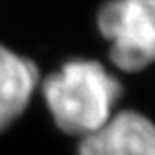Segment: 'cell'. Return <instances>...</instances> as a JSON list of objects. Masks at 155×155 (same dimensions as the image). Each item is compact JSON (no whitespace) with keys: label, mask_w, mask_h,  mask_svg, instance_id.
<instances>
[{"label":"cell","mask_w":155,"mask_h":155,"mask_svg":"<svg viewBox=\"0 0 155 155\" xmlns=\"http://www.w3.org/2000/svg\"><path fill=\"white\" fill-rule=\"evenodd\" d=\"M122 87L101 63L70 60L43 84L51 114L63 131L86 138L104 127L114 116Z\"/></svg>","instance_id":"6da1fadb"},{"label":"cell","mask_w":155,"mask_h":155,"mask_svg":"<svg viewBox=\"0 0 155 155\" xmlns=\"http://www.w3.org/2000/svg\"><path fill=\"white\" fill-rule=\"evenodd\" d=\"M98 27L111 43V60L124 71H139L155 62V0L104 5Z\"/></svg>","instance_id":"7a4b0ae2"},{"label":"cell","mask_w":155,"mask_h":155,"mask_svg":"<svg viewBox=\"0 0 155 155\" xmlns=\"http://www.w3.org/2000/svg\"><path fill=\"white\" fill-rule=\"evenodd\" d=\"M79 155H155V125L138 112H119L82 138Z\"/></svg>","instance_id":"3957f363"},{"label":"cell","mask_w":155,"mask_h":155,"mask_svg":"<svg viewBox=\"0 0 155 155\" xmlns=\"http://www.w3.org/2000/svg\"><path fill=\"white\" fill-rule=\"evenodd\" d=\"M37 82V67L0 45V130L24 112Z\"/></svg>","instance_id":"277c9868"}]
</instances>
